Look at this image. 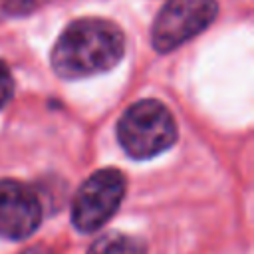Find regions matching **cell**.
Instances as JSON below:
<instances>
[{
  "mask_svg": "<svg viewBox=\"0 0 254 254\" xmlns=\"http://www.w3.org/2000/svg\"><path fill=\"white\" fill-rule=\"evenodd\" d=\"M123 52L125 36L119 26L103 18H81L60 34L50 60L60 77L81 79L109 71Z\"/></svg>",
  "mask_w": 254,
  "mask_h": 254,
  "instance_id": "cell-1",
  "label": "cell"
},
{
  "mask_svg": "<svg viewBox=\"0 0 254 254\" xmlns=\"http://www.w3.org/2000/svg\"><path fill=\"white\" fill-rule=\"evenodd\" d=\"M117 139L129 157L151 159L177 141V123L161 101L141 99L121 115Z\"/></svg>",
  "mask_w": 254,
  "mask_h": 254,
  "instance_id": "cell-2",
  "label": "cell"
},
{
  "mask_svg": "<svg viewBox=\"0 0 254 254\" xmlns=\"http://www.w3.org/2000/svg\"><path fill=\"white\" fill-rule=\"evenodd\" d=\"M125 196V177L117 169L89 175L71 200V222L79 232L99 230L119 208Z\"/></svg>",
  "mask_w": 254,
  "mask_h": 254,
  "instance_id": "cell-3",
  "label": "cell"
},
{
  "mask_svg": "<svg viewBox=\"0 0 254 254\" xmlns=\"http://www.w3.org/2000/svg\"><path fill=\"white\" fill-rule=\"evenodd\" d=\"M216 14V0H169L153 22V48L161 54L179 48L206 30Z\"/></svg>",
  "mask_w": 254,
  "mask_h": 254,
  "instance_id": "cell-4",
  "label": "cell"
},
{
  "mask_svg": "<svg viewBox=\"0 0 254 254\" xmlns=\"http://www.w3.org/2000/svg\"><path fill=\"white\" fill-rule=\"evenodd\" d=\"M42 200L26 183L0 181V236L8 240L28 238L42 222Z\"/></svg>",
  "mask_w": 254,
  "mask_h": 254,
  "instance_id": "cell-5",
  "label": "cell"
},
{
  "mask_svg": "<svg viewBox=\"0 0 254 254\" xmlns=\"http://www.w3.org/2000/svg\"><path fill=\"white\" fill-rule=\"evenodd\" d=\"M87 254H147V248L135 236L121 232H107L89 246Z\"/></svg>",
  "mask_w": 254,
  "mask_h": 254,
  "instance_id": "cell-6",
  "label": "cell"
},
{
  "mask_svg": "<svg viewBox=\"0 0 254 254\" xmlns=\"http://www.w3.org/2000/svg\"><path fill=\"white\" fill-rule=\"evenodd\" d=\"M14 93V77L10 67L0 60V109L12 99Z\"/></svg>",
  "mask_w": 254,
  "mask_h": 254,
  "instance_id": "cell-7",
  "label": "cell"
},
{
  "mask_svg": "<svg viewBox=\"0 0 254 254\" xmlns=\"http://www.w3.org/2000/svg\"><path fill=\"white\" fill-rule=\"evenodd\" d=\"M42 2L44 0H4V12L10 16H26Z\"/></svg>",
  "mask_w": 254,
  "mask_h": 254,
  "instance_id": "cell-8",
  "label": "cell"
},
{
  "mask_svg": "<svg viewBox=\"0 0 254 254\" xmlns=\"http://www.w3.org/2000/svg\"><path fill=\"white\" fill-rule=\"evenodd\" d=\"M24 254H48V250L46 248H34V250H28V252H24Z\"/></svg>",
  "mask_w": 254,
  "mask_h": 254,
  "instance_id": "cell-9",
  "label": "cell"
}]
</instances>
